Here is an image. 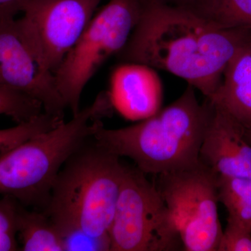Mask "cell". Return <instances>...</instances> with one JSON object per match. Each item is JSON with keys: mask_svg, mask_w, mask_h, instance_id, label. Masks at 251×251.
<instances>
[{"mask_svg": "<svg viewBox=\"0 0 251 251\" xmlns=\"http://www.w3.org/2000/svg\"><path fill=\"white\" fill-rule=\"evenodd\" d=\"M103 0H29L16 26L37 62L54 74Z\"/></svg>", "mask_w": 251, "mask_h": 251, "instance_id": "obj_8", "label": "cell"}, {"mask_svg": "<svg viewBox=\"0 0 251 251\" xmlns=\"http://www.w3.org/2000/svg\"><path fill=\"white\" fill-rule=\"evenodd\" d=\"M246 136H247L248 141L251 145V126L246 128Z\"/></svg>", "mask_w": 251, "mask_h": 251, "instance_id": "obj_23", "label": "cell"}, {"mask_svg": "<svg viewBox=\"0 0 251 251\" xmlns=\"http://www.w3.org/2000/svg\"><path fill=\"white\" fill-rule=\"evenodd\" d=\"M64 251H111L110 236L92 237L82 231H74L62 235Z\"/></svg>", "mask_w": 251, "mask_h": 251, "instance_id": "obj_19", "label": "cell"}, {"mask_svg": "<svg viewBox=\"0 0 251 251\" xmlns=\"http://www.w3.org/2000/svg\"><path fill=\"white\" fill-rule=\"evenodd\" d=\"M150 1L156 4L193 10L201 3L202 0H150Z\"/></svg>", "mask_w": 251, "mask_h": 251, "instance_id": "obj_22", "label": "cell"}, {"mask_svg": "<svg viewBox=\"0 0 251 251\" xmlns=\"http://www.w3.org/2000/svg\"><path fill=\"white\" fill-rule=\"evenodd\" d=\"M210 99L246 128L251 126V38L226 66L221 85Z\"/></svg>", "mask_w": 251, "mask_h": 251, "instance_id": "obj_12", "label": "cell"}, {"mask_svg": "<svg viewBox=\"0 0 251 251\" xmlns=\"http://www.w3.org/2000/svg\"><path fill=\"white\" fill-rule=\"evenodd\" d=\"M188 85L179 99L136 125L108 129L103 122L93 138L99 145L120 157H127L146 175L171 173L199 161V153L214 103L198 100Z\"/></svg>", "mask_w": 251, "mask_h": 251, "instance_id": "obj_2", "label": "cell"}, {"mask_svg": "<svg viewBox=\"0 0 251 251\" xmlns=\"http://www.w3.org/2000/svg\"><path fill=\"white\" fill-rule=\"evenodd\" d=\"M64 121V117L44 112L30 121L18 124L12 128L0 130V156L32 137L53 128Z\"/></svg>", "mask_w": 251, "mask_h": 251, "instance_id": "obj_16", "label": "cell"}, {"mask_svg": "<svg viewBox=\"0 0 251 251\" xmlns=\"http://www.w3.org/2000/svg\"><path fill=\"white\" fill-rule=\"evenodd\" d=\"M18 238L24 251H64L62 237L52 220L44 211L20 204Z\"/></svg>", "mask_w": 251, "mask_h": 251, "instance_id": "obj_13", "label": "cell"}, {"mask_svg": "<svg viewBox=\"0 0 251 251\" xmlns=\"http://www.w3.org/2000/svg\"><path fill=\"white\" fill-rule=\"evenodd\" d=\"M218 198L227 212V219L251 230V179L219 176Z\"/></svg>", "mask_w": 251, "mask_h": 251, "instance_id": "obj_15", "label": "cell"}, {"mask_svg": "<svg viewBox=\"0 0 251 251\" xmlns=\"http://www.w3.org/2000/svg\"><path fill=\"white\" fill-rule=\"evenodd\" d=\"M218 178L200 159L189 168L155 175L153 183L174 218L185 251H218L224 232Z\"/></svg>", "mask_w": 251, "mask_h": 251, "instance_id": "obj_7", "label": "cell"}, {"mask_svg": "<svg viewBox=\"0 0 251 251\" xmlns=\"http://www.w3.org/2000/svg\"><path fill=\"white\" fill-rule=\"evenodd\" d=\"M120 158L92 135L64 163L42 211L61 237L74 231L110 236L125 169Z\"/></svg>", "mask_w": 251, "mask_h": 251, "instance_id": "obj_3", "label": "cell"}, {"mask_svg": "<svg viewBox=\"0 0 251 251\" xmlns=\"http://www.w3.org/2000/svg\"><path fill=\"white\" fill-rule=\"evenodd\" d=\"M113 109L108 92H101L70 121L62 122L1 155L0 196H10L25 207L44 211L64 163Z\"/></svg>", "mask_w": 251, "mask_h": 251, "instance_id": "obj_4", "label": "cell"}, {"mask_svg": "<svg viewBox=\"0 0 251 251\" xmlns=\"http://www.w3.org/2000/svg\"><path fill=\"white\" fill-rule=\"evenodd\" d=\"M109 234L112 251H184L171 211L154 183L135 166H125Z\"/></svg>", "mask_w": 251, "mask_h": 251, "instance_id": "obj_6", "label": "cell"}, {"mask_svg": "<svg viewBox=\"0 0 251 251\" xmlns=\"http://www.w3.org/2000/svg\"><path fill=\"white\" fill-rule=\"evenodd\" d=\"M15 18H0V86L26 94L44 112L64 117L67 108L54 74L46 72L23 40Z\"/></svg>", "mask_w": 251, "mask_h": 251, "instance_id": "obj_9", "label": "cell"}, {"mask_svg": "<svg viewBox=\"0 0 251 251\" xmlns=\"http://www.w3.org/2000/svg\"><path fill=\"white\" fill-rule=\"evenodd\" d=\"M42 104L26 94L0 86V115L17 124L30 121L44 112Z\"/></svg>", "mask_w": 251, "mask_h": 251, "instance_id": "obj_17", "label": "cell"}, {"mask_svg": "<svg viewBox=\"0 0 251 251\" xmlns=\"http://www.w3.org/2000/svg\"><path fill=\"white\" fill-rule=\"evenodd\" d=\"M109 95L114 109L131 121H142L161 109L163 85L156 69L122 63L112 73Z\"/></svg>", "mask_w": 251, "mask_h": 251, "instance_id": "obj_11", "label": "cell"}, {"mask_svg": "<svg viewBox=\"0 0 251 251\" xmlns=\"http://www.w3.org/2000/svg\"><path fill=\"white\" fill-rule=\"evenodd\" d=\"M20 204L14 198L0 196V251L21 250L17 239Z\"/></svg>", "mask_w": 251, "mask_h": 251, "instance_id": "obj_18", "label": "cell"}, {"mask_svg": "<svg viewBox=\"0 0 251 251\" xmlns=\"http://www.w3.org/2000/svg\"><path fill=\"white\" fill-rule=\"evenodd\" d=\"M218 251H251V230L227 219Z\"/></svg>", "mask_w": 251, "mask_h": 251, "instance_id": "obj_20", "label": "cell"}, {"mask_svg": "<svg viewBox=\"0 0 251 251\" xmlns=\"http://www.w3.org/2000/svg\"><path fill=\"white\" fill-rule=\"evenodd\" d=\"M150 0H109L86 28L54 73L64 103L75 115L89 81L124 49Z\"/></svg>", "mask_w": 251, "mask_h": 251, "instance_id": "obj_5", "label": "cell"}, {"mask_svg": "<svg viewBox=\"0 0 251 251\" xmlns=\"http://www.w3.org/2000/svg\"><path fill=\"white\" fill-rule=\"evenodd\" d=\"M191 11L216 27L251 30V0H202Z\"/></svg>", "mask_w": 251, "mask_h": 251, "instance_id": "obj_14", "label": "cell"}, {"mask_svg": "<svg viewBox=\"0 0 251 251\" xmlns=\"http://www.w3.org/2000/svg\"><path fill=\"white\" fill-rule=\"evenodd\" d=\"M29 0H0V18H15Z\"/></svg>", "mask_w": 251, "mask_h": 251, "instance_id": "obj_21", "label": "cell"}, {"mask_svg": "<svg viewBox=\"0 0 251 251\" xmlns=\"http://www.w3.org/2000/svg\"><path fill=\"white\" fill-rule=\"evenodd\" d=\"M251 38L249 29H223L191 10L150 1L116 57L171 73L211 99L226 66Z\"/></svg>", "mask_w": 251, "mask_h": 251, "instance_id": "obj_1", "label": "cell"}, {"mask_svg": "<svg viewBox=\"0 0 251 251\" xmlns=\"http://www.w3.org/2000/svg\"><path fill=\"white\" fill-rule=\"evenodd\" d=\"M213 103L200 150V161L218 176L251 179V145L245 127Z\"/></svg>", "mask_w": 251, "mask_h": 251, "instance_id": "obj_10", "label": "cell"}]
</instances>
